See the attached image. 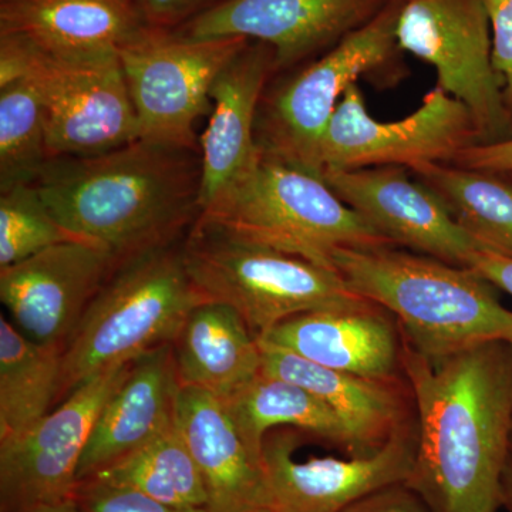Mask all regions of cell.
<instances>
[{"mask_svg": "<svg viewBox=\"0 0 512 512\" xmlns=\"http://www.w3.org/2000/svg\"><path fill=\"white\" fill-rule=\"evenodd\" d=\"M417 451L406 485L431 512H495L512 433V343H480L440 360L406 340Z\"/></svg>", "mask_w": 512, "mask_h": 512, "instance_id": "obj_1", "label": "cell"}, {"mask_svg": "<svg viewBox=\"0 0 512 512\" xmlns=\"http://www.w3.org/2000/svg\"><path fill=\"white\" fill-rule=\"evenodd\" d=\"M35 187L67 232L120 265L171 244L200 214V151L137 140L96 156L53 158Z\"/></svg>", "mask_w": 512, "mask_h": 512, "instance_id": "obj_2", "label": "cell"}, {"mask_svg": "<svg viewBox=\"0 0 512 512\" xmlns=\"http://www.w3.org/2000/svg\"><path fill=\"white\" fill-rule=\"evenodd\" d=\"M333 268L350 291L392 313L426 359L494 340L512 343V311L473 269L399 247L339 249Z\"/></svg>", "mask_w": 512, "mask_h": 512, "instance_id": "obj_3", "label": "cell"}, {"mask_svg": "<svg viewBox=\"0 0 512 512\" xmlns=\"http://www.w3.org/2000/svg\"><path fill=\"white\" fill-rule=\"evenodd\" d=\"M174 242L116 266L63 349L59 397L150 350L173 343L188 313L204 302Z\"/></svg>", "mask_w": 512, "mask_h": 512, "instance_id": "obj_4", "label": "cell"}, {"mask_svg": "<svg viewBox=\"0 0 512 512\" xmlns=\"http://www.w3.org/2000/svg\"><path fill=\"white\" fill-rule=\"evenodd\" d=\"M197 220L333 271L339 249L394 247L320 175L262 148L251 170Z\"/></svg>", "mask_w": 512, "mask_h": 512, "instance_id": "obj_5", "label": "cell"}, {"mask_svg": "<svg viewBox=\"0 0 512 512\" xmlns=\"http://www.w3.org/2000/svg\"><path fill=\"white\" fill-rule=\"evenodd\" d=\"M183 252L202 298L234 308L256 338L293 316L367 301L333 269L252 244L197 218Z\"/></svg>", "mask_w": 512, "mask_h": 512, "instance_id": "obj_6", "label": "cell"}, {"mask_svg": "<svg viewBox=\"0 0 512 512\" xmlns=\"http://www.w3.org/2000/svg\"><path fill=\"white\" fill-rule=\"evenodd\" d=\"M26 77L45 111L50 160L107 153L140 140L119 55H50L22 37L0 35V84Z\"/></svg>", "mask_w": 512, "mask_h": 512, "instance_id": "obj_7", "label": "cell"}, {"mask_svg": "<svg viewBox=\"0 0 512 512\" xmlns=\"http://www.w3.org/2000/svg\"><path fill=\"white\" fill-rule=\"evenodd\" d=\"M403 2L376 16L285 83L258 117L265 153L319 173V148L333 111L357 79L392 70L399 60L396 28Z\"/></svg>", "mask_w": 512, "mask_h": 512, "instance_id": "obj_8", "label": "cell"}, {"mask_svg": "<svg viewBox=\"0 0 512 512\" xmlns=\"http://www.w3.org/2000/svg\"><path fill=\"white\" fill-rule=\"evenodd\" d=\"M249 42L245 37L195 39L147 29L121 47L140 140L198 150L194 126L211 107L212 84Z\"/></svg>", "mask_w": 512, "mask_h": 512, "instance_id": "obj_9", "label": "cell"}, {"mask_svg": "<svg viewBox=\"0 0 512 512\" xmlns=\"http://www.w3.org/2000/svg\"><path fill=\"white\" fill-rule=\"evenodd\" d=\"M396 37L400 50L431 64L437 87L470 111L477 146L512 140L484 0H407L400 8Z\"/></svg>", "mask_w": 512, "mask_h": 512, "instance_id": "obj_10", "label": "cell"}, {"mask_svg": "<svg viewBox=\"0 0 512 512\" xmlns=\"http://www.w3.org/2000/svg\"><path fill=\"white\" fill-rule=\"evenodd\" d=\"M470 111L440 87L424 96L410 116L379 121L370 116L359 84L339 101L319 148V173L326 170L420 163H454L467 148L477 146Z\"/></svg>", "mask_w": 512, "mask_h": 512, "instance_id": "obj_11", "label": "cell"}, {"mask_svg": "<svg viewBox=\"0 0 512 512\" xmlns=\"http://www.w3.org/2000/svg\"><path fill=\"white\" fill-rule=\"evenodd\" d=\"M131 363L80 384L32 429L0 441L3 512H22L74 497L79 485L77 473L94 424L111 394L126 379Z\"/></svg>", "mask_w": 512, "mask_h": 512, "instance_id": "obj_12", "label": "cell"}, {"mask_svg": "<svg viewBox=\"0 0 512 512\" xmlns=\"http://www.w3.org/2000/svg\"><path fill=\"white\" fill-rule=\"evenodd\" d=\"M299 439L288 429L266 434L262 463L275 512H343L366 495L412 477L417 421L366 457L296 458Z\"/></svg>", "mask_w": 512, "mask_h": 512, "instance_id": "obj_13", "label": "cell"}, {"mask_svg": "<svg viewBox=\"0 0 512 512\" xmlns=\"http://www.w3.org/2000/svg\"><path fill=\"white\" fill-rule=\"evenodd\" d=\"M323 180L394 247L470 268L483 248L451 217L444 202L399 165L326 170Z\"/></svg>", "mask_w": 512, "mask_h": 512, "instance_id": "obj_14", "label": "cell"}, {"mask_svg": "<svg viewBox=\"0 0 512 512\" xmlns=\"http://www.w3.org/2000/svg\"><path fill=\"white\" fill-rule=\"evenodd\" d=\"M392 0H224L185 23L195 39L245 37L271 46L276 70L325 55Z\"/></svg>", "mask_w": 512, "mask_h": 512, "instance_id": "obj_15", "label": "cell"}, {"mask_svg": "<svg viewBox=\"0 0 512 512\" xmlns=\"http://www.w3.org/2000/svg\"><path fill=\"white\" fill-rule=\"evenodd\" d=\"M117 261L92 242L67 241L0 268V299L16 328L43 345H66Z\"/></svg>", "mask_w": 512, "mask_h": 512, "instance_id": "obj_16", "label": "cell"}, {"mask_svg": "<svg viewBox=\"0 0 512 512\" xmlns=\"http://www.w3.org/2000/svg\"><path fill=\"white\" fill-rule=\"evenodd\" d=\"M308 362L376 379H402L406 338L392 313L366 301L293 316L259 336Z\"/></svg>", "mask_w": 512, "mask_h": 512, "instance_id": "obj_17", "label": "cell"}, {"mask_svg": "<svg viewBox=\"0 0 512 512\" xmlns=\"http://www.w3.org/2000/svg\"><path fill=\"white\" fill-rule=\"evenodd\" d=\"M274 72V49L251 40L212 84L211 119L198 141L200 212L244 177L258 160L261 154L256 138L259 104Z\"/></svg>", "mask_w": 512, "mask_h": 512, "instance_id": "obj_18", "label": "cell"}, {"mask_svg": "<svg viewBox=\"0 0 512 512\" xmlns=\"http://www.w3.org/2000/svg\"><path fill=\"white\" fill-rule=\"evenodd\" d=\"M259 342V340H258ZM262 372L305 387L328 404L355 439L360 456H370L416 423V403L407 377L376 379L326 369L259 342Z\"/></svg>", "mask_w": 512, "mask_h": 512, "instance_id": "obj_19", "label": "cell"}, {"mask_svg": "<svg viewBox=\"0 0 512 512\" xmlns=\"http://www.w3.org/2000/svg\"><path fill=\"white\" fill-rule=\"evenodd\" d=\"M180 390L173 343L137 357L94 424L77 481L82 483L173 426Z\"/></svg>", "mask_w": 512, "mask_h": 512, "instance_id": "obj_20", "label": "cell"}, {"mask_svg": "<svg viewBox=\"0 0 512 512\" xmlns=\"http://www.w3.org/2000/svg\"><path fill=\"white\" fill-rule=\"evenodd\" d=\"M175 423L204 478L208 512L271 507L264 464L249 453L221 399L181 387Z\"/></svg>", "mask_w": 512, "mask_h": 512, "instance_id": "obj_21", "label": "cell"}, {"mask_svg": "<svg viewBox=\"0 0 512 512\" xmlns=\"http://www.w3.org/2000/svg\"><path fill=\"white\" fill-rule=\"evenodd\" d=\"M147 29L133 0H2L0 6V35L72 59L119 55Z\"/></svg>", "mask_w": 512, "mask_h": 512, "instance_id": "obj_22", "label": "cell"}, {"mask_svg": "<svg viewBox=\"0 0 512 512\" xmlns=\"http://www.w3.org/2000/svg\"><path fill=\"white\" fill-rule=\"evenodd\" d=\"M181 387L228 399L262 369L258 338L225 303L204 301L192 308L173 342Z\"/></svg>", "mask_w": 512, "mask_h": 512, "instance_id": "obj_23", "label": "cell"}, {"mask_svg": "<svg viewBox=\"0 0 512 512\" xmlns=\"http://www.w3.org/2000/svg\"><path fill=\"white\" fill-rule=\"evenodd\" d=\"M222 402L249 453L259 463H262L266 434L278 427L301 430L348 457H362L352 433L338 414L316 394L282 377L261 370L251 382Z\"/></svg>", "mask_w": 512, "mask_h": 512, "instance_id": "obj_24", "label": "cell"}, {"mask_svg": "<svg viewBox=\"0 0 512 512\" xmlns=\"http://www.w3.org/2000/svg\"><path fill=\"white\" fill-rule=\"evenodd\" d=\"M485 251L512 258V181L504 174L450 163L409 168Z\"/></svg>", "mask_w": 512, "mask_h": 512, "instance_id": "obj_25", "label": "cell"}, {"mask_svg": "<svg viewBox=\"0 0 512 512\" xmlns=\"http://www.w3.org/2000/svg\"><path fill=\"white\" fill-rule=\"evenodd\" d=\"M63 349L26 336L0 318V441L20 436L39 423L57 402Z\"/></svg>", "mask_w": 512, "mask_h": 512, "instance_id": "obj_26", "label": "cell"}, {"mask_svg": "<svg viewBox=\"0 0 512 512\" xmlns=\"http://www.w3.org/2000/svg\"><path fill=\"white\" fill-rule=\"evenodd\" d=\"M89 478L137 491L170 507L208 511L204 478L177 423Z\"/></svg>", "mask_w": 512, "mask_h": 512, "instance_id": "obj_27", "label": "cell"}, {"mask_svg": "<svg viewBox=\"0 0 512 512\" xmlns=\"http://www.w3.org/2000/svg\"><path fill=\"white\" fill-rule=\"evenodd\" d=\"M50 161L45 111L26 77L0 84V190L35 184Z\"/></svg>", "mask_w": 512, "mask_h": 512, "instance_id": "obj_28", "label": "cell"}, {"mask_svg": "<svg viewBox=\"0 0 512 512\" xmlns=\"http://www.w3.org/2000/svg\"><path fill=\"white\" fill-rule=\"evenodd\" d=\"M0 192V268L25 261L53 245L76 241L53 217L35 184H19Z\"/></svg>", "mask_w": 512, "mask_h": 512, "instance_id": "obj_29", "label": "cell"}, {"mask_svg": "<svg viewBox=\"0 0 512 512\" xmlns=\"http://www.w3.org/2000/svg\"><path fill=\"white\" fill-rule=\"evenodd\" d=\"M74 498L84 512H208L170 507L137 491L103 483L94 478H87L79 483Z\"/></svg>", "mask_w": 512, "mask_h": 512, "instance_id": "obj_30", "label": "cell"}, {"mask_svg": "<svg viewBox=\"0 0 512 512\" xmlns=\"http://www.w3.org/2000/svg\"><path fill=\"white\" fill-rule=\"evenodd\" d=\"M491 25L493 64L512 123V0H484Z\"/></svg>", "mask_w": 512, "mask_h": 512, "instance_id": "obj_31", "label": "cell"}, {"mask_svg": "<svg viewBox=\"0 0 512 512\" xmlns=\"http://www.w3.org/2000/svg\"><path fill=\"white\" fill-rule=\"evenodd\" d=\"M150 29H180L224 0H133Z\"/></svg>", "mask_w": 512, "mask_h": 512, "instance_id": "obj_32", "label": "cell"}, {"mask_svg": "<svg viewBox=\"0 0 512 512\" xmlns=\"http://www.w3.org/2000/svg\"><path fill=\"white\" fill-rule=\"evenodd\" d=\"M343 512H431L416 491L404 483L389 485L366 495Z\"/></svg>", "mask_w": 512, "mask_h": 512, "instance_id": "obj_33", "label": "cell"}, {"mask_svg": "<svg viewBox=\"0 0 512 512\" xmlns=\"http://www.w3.org/2000/svg\"><path fill=\"white\" fill-rule=\"evenodd\" d=\"M454 164L494 171L504 174L512 181V140L491 146L467 148L454 160Z\"/></svg>", "mask_w": 512, "mask_h": 512, "instance_id": "obj_34", "label": "cell"}, {"mask_svg": "<svg viewBox=\"0 0 512 512\" xmlns=\"http://www.w3.org/2000/svg\"><path fill=\"white\" fill-rule=\"evenodd\" d=\"M470 269L483 276L491 285L503 289L512 296V258L490 251H478Z\"/></svg>", "mask_w": 512, "mask_h": 512, "instance_id": "obj_35", "label": "cell"}, {"mask_svg": "<svg viewBox=\"0 0 512 512\" xmlns=\"http://www.w3.org/2000/svg\"><path fill=\"white\" fill-rule=\"evenodd\" d=\"M22 512H84L76 498H67V500L56 501V503H47L35 505Z\"/></svg>", "mask_w": 512, "mask_h": 512, "instance_id": "obj_36", "label": "cell"}, {"mask_svg": "<svg viewBox=\"0 0 512 512\" xmlns=\"http://www.w3.org/2000/svg\"><path fill=\"white\" fill-rule=\"evenodd\" d=\"M501 504L507 507L508 512H512V460H508L505 467L503 484H501Z\"/></svg>", "mask_w": 512, "mask_h": 512, "instance_id": "obj_37", "label": "cell"}, {"mask_svg": "<svg viewBox=\"0 0 512 512\" xmlns=\"http://www.w3.org/2000/svg\"><path fill=\"white\" fill-rule=\"evenodd\" d=\"M242 512H275V511L269 507H259V508H251V510L242 511Z\"/></svg>", "mask_w": 512, "mask_h": 512, "instance_id": "obj_38", "label": "cell"}, {"mask_svg": "<svg viewBox=\"0 0 512 512\" xmlns=\"http://www.w3.org/2000/svg\"><path fill=\"white\" fill-rule=\"evenodd\" d=\"M510 457L512 460V433H511V444H510Z\"/></svg>", "mask_w": 512, "mask_h": 512, "instance_id": "obj_39", "label": "cell"}, {"mask_svg": "<svg viewBox=\"0 0 512 512\" xmlns=\"http://www.w3.org/2000/svg\"><path fill=\"white\" fill-rule=\"evenodd\" d=\"M396 2H407V0H396Z\"/></svg>", "mask_w": 512, "mask_h": 512, "instance_id": "obj_40", "label": "cell"}]
</instances>
